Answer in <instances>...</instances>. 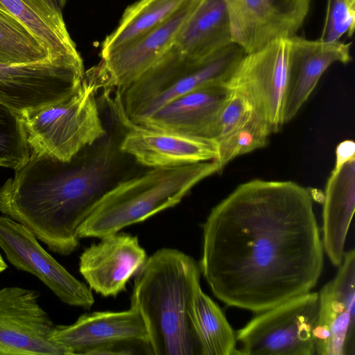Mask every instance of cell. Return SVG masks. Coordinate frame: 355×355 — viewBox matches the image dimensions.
I'll list each match as a JSON object with an SVG mask.
<instances>
[{
    "label": "cell",
    "instance_id": "2e32d148",
    "mask_svg": "<svg viewBox=\"0 0 355 355\" xmlns=\"http://www.w3.org/2000/svg\"><path fill=\"white\" fill-rule=\"evenodd\" d=\"M52 340L67 355L91 354L98 348L119 343L148 345V335L139 311L85 313L69 325H55Z\"/></svg>",
    "mask_w": 355,
    "mask_h": 355
},
{
    "label": "cell",
    "instance_id": "44dd1931",
    "mask_svg": "<svg viewBox=\"0 0 355 355\" xmlns=\"http://www.w3.org/2000/svg\"><path fill=\"white\" fill-rule=\"evenodd\" d=\"M232 42L224 1L198 0L173 46L188 58L201 59Z\"/></svg>",
    "mask_w": 355,
    "mask_h": 355
},
{
    "label": "cell",
    "instance_id": "1f68e13d",
    "mask_svg": "<svg viewBox=\"0 0 355 355\" xmlns=\"http://www.w3.org/2000/svg\"><path fill=\"white\" fill-rule=\"evenodd\" d=\"M351 5L355 6V0H347Z\"/></svg>",
    "mask_w": 355,
    "mask_h": 355
},
{
    "label": "cell",
    "instance_id": "30bf717a",
    "mask_svg": "<svg viewBox=\"0 0 355 355\" xmlns=\"http://www.w3.org/2000/svg\"><path fill=\"white\" fill-rule=\"evenodd\" d=\"M0 248L15 268L46 284L64 303L89 309L94 304L91 288L60 265L22 224L0 216Z\"/></svg>",
    "mask_w": 355,
    "mask_h": 355
},
{
    "label": "cell",
    "instance_id": "e0dca14e",
    "mask_svg": "<svg viewBox=\"0 0 355 355\" xmlns=\"http://www.w3.org/2000/svg\"><path fill=\"white\" fill-rule=\"evenodd\" d=\"M230 92L227 83L201 86L176 97L137 124L215 140L220 114Z\"/></svg>",
    "mask_w": 355,
    "mask_h": 355
},
{
    "label": "cell",
    "instance_id": "ffe728a7",
    "mask_svg": "<svg viewBox=\"0 0 355 355\" xmlns=\"http://www.w3.org/2000/svg\"><path fill=\"white\" fill-rule=\"evenodd\" d=\"M355 207V157L336 164L326 184L322 209L323 250L331 263L343 262Z\"/></svg>",
    "mask_w": 355,
    "mask_h": 355
},
{
    "label": "cell",
    "instance_id": "d6a6232c",
    "mask_svg": "<svg viewBox=\"0 0 355 355\" xmlns=\"http://www.w3.org/2000/svg\"><path fill=\"white\" fill-rule=\"evenodd\" d=\"M0 8H1L2 10H3L5 11H7L1 4H0Z\"/></svg>",
    "mask_w": 355,
    "mask_h": 355
},
{
    "label": "cell",
    "instance_id": "3957f363",
    "mask_svg": "<svg viewBox=\"0 0 355 355\" xmlns=\"http://www.w3.org/2000/svg\"><path fill=\"white\" fill-rule=\"evenodd\" d=\"M200 277L193 258L166 248L148 257L137 272L131 306L144 320L151 354L200 355L189 316Z\"/></svg>",
    "mask_w": 355,
    "mask_h": 355
},
{
    "label": "cell",
    "instance_id": "277c9868",
    "mask_svg": "<svg viewBox=\"0 0 355 355\" xmlns=\"http://www.w3.org/2000/svg\"><path fill=\"white\" fill-rule=\"evenodd\" d=\"M215 161L150 168L120 180L95 203L78 236L103 238L180 203L196 184L220 172Z\"/></svg>",
    "mask_w": 355,
    "mask_h": 355
},
{
    "label": "cell",
    "instance_id": "ac0fdd59",
    "mask_svg": "<svg viewBox=\"0 0 355 355\" xmlns=\"http://www.w3.org/2000/svg\"><path fill=\"white\" fill-rule=\"evenodd\" d=\"M80 257L79 271L89 287L104 296H116L148 257L137 236L116 233L101 239Z\"/></svg>",
    "mask_w": 355,
    "mask_h": 355
},
{
    "label": "cell",
    "instance_id": "cb8c5ba5",
    "mask_svg": "<svg viewBox=\"0 0 355 355\" xmlns=\"http://www.w3.org/2000/svg\"><path fill=\"white\" fill-rule=\"evenodd\" d=\"M188 0H139L126 8L102 44L101 55L125 45L171 17Z\"/></svg>",
    "mask_w": 355,
    "mask_h": 355
},
{
    "label": "cell",
    "instance_id": "52a82bcc",
    "mask_svg": "<svg viewBox=\"0 0 355 355\" xmlns=\"http://www.w3.org/2000/svg\"><path fill=\"white\" fill-rule=\"evenodd\" d=\"M319 294L295 296L258 313L236 333L240 355H314Z\"/></svg>",
    "mask_w": 355,
    "mask_h": 355
},
{
    "label": "cell",
    "instance_id": "6da1fadb",
    "mask_svg": "<svg viewBox=\"0 0 355 355\" xmlns=\"http://www.w3.org/2000/svg\"><path fill=\"white\" fill-rule=\"evenodd\" d=\"M323 266L313 195L293 181L244 182L203 225L200 272L227 306L264 311L311 291Z\"/></svg>",
    "mask_w": 355,
    "mask_h": 355
},
{
    "label": "cell",
    "instance_id": "5bb4252c",
    "mask_svg": "<svg viewBox=\"0 0 355 355\" xmlns=\"http://www.w3.org/2000/svg\"><path fill=\"white\" fill-rule=\"evenodd\" d=\"M319 294L315 354L355 355V251L344 254L336 276Z\"/></svg>",
    "mask_w": 355,
    "mask_h": 355
},
{
    "label": "cell",
    "instance_id": "d4e9b609",
    "mask_svg": "<svg viewBox=\"0 0 355 355\" xmlns=\"http://www.w3.org/2000/svg\"><path fill=\"white\" fill-rule=\"evenodd\" d=\"M58 56L22 22L0 8V63L26 64Z\"/></svg>",
    "mask_w": 355,
    "mask_h": 355
},
{
    "label": "cell",
    "instance_id": "9c48e42d",
    "mask_svg": "<svg viewBox=\"0 0 355 355\" xmlns=\"http://www.w3.org/2000/svg\"><path fill=\"white\" fill-rule=\"evenodd\" d=\"M106 101L124 132L119 150L148 168L179 166L215 160V140L146 127L132 122L124 114L116 92L105 94Z\"/></svg>",
    "mask_w": 355,
    "mask_h": 355
},
{
    "label": "cell",
    "instance_id": "7402d4cb",
    "mask_svg": "<svg viewBox=\"0 0 355 355\" xmlns=\"http://www.w3.org/2000/svg\"><path fill=\"white\" fill-rule=\"evenodd\" d=\"M65 1L0 0V4L22 22L53 54L78 56L62 13Z\"/></svg>",
    "mask_w": 355,
    "mask_h": 355
},
{
    "label": "cell",
    "instance_id": "4316f807",
    "mask_svg": "<svg viewBox=\"0 0 355 355\" xmlns=\"http://www.w3.org/2000/svg\"><path fill=\"white\" fill-rule=\"evenodd\" d=\"M31 153L22 114L0 103V166L16 170Z\"/></svg>",
    "mask_w": 355,
    "mask_h": 355
},
{
    "label": "cell",
    "instance_id": "4dcf8cb0",
    "mask_svg": "<svg viewBox=\"0 0 355 355\" xmlns=\"http://www.w3.org/2000/svg\"><path fill=\"white\" fill-rule=\"evenodd\" d=\"M7 268V264L4 261L1 255L0 254V273H1L3 270Z\"/></svg>",
    "mask_w": 355,
    "mask_h": 355
},
{
    "label": "cell",
    "instance_id": "ba28073f",
    "mask_svg": "<svg viewBox=\"0 0 355 355\" xmlns=\"http://www.w3.org/2000/svg\"><path fill=\"white\" fill-rule=\"evenodd\" d=\"M85 73L80 55L0 63V103L21 114L46 106L71 94Z\"/></svg>",
    "mask_w": 355,
    "mask_h": 355
},
{
    "label": "cell",
    "instance_id": "5b68a950",
    "mask_svg": "<svg viewBox=\"0 0 355 355\" xmlns=\"http://www.w3.org/2000/svg\"><path fill=\"white\" fill-rule=\"evenodd\" d=\"M245 54L232 42L205 58L191 59L172 46L138 79L115 91L125 116L138 123L182 94L205 85L227 83Z\"/></svg>",
    "mask_w": 355,
    "mask_h": 355
},
{
    "label": "cell",
    "instance_id": "7c38bea8",
    "mask_svg": "<svg viewBox=\"0 0 355 355\" xmlns=\"http://www.w3.org/2000/svg\"><path fill=\"white\" fill-rule=\"evenodd\" d=\"M288 64V39L276 40L245 54L227 82L230 87H238L246 94L272 133L284 125Z\"/></svg>",
    "mask_w": 355,
    "mask_h": 355
},
{
    "label": "cell",
    "instance_id": "83f0119b",
    "mask_svg": "<svg viewBox=\"0 0 355 355\" xmlns=\"http://www.w3.org/2000/svg\"><path fill=\"white\" fill-rule=\"evenodd\" d=\"M355 27V6L347 0H327L324 24L320 40L339 41L345 33L352 36Z\"/></svg>",
    "mask_w": 355,
    "mask_h": 355
},
{
    "label": "cell",
    "instance_id": "603a6c76",
    "mask_svg": "<svg viewBox=\"0 0 355 355\" xmlns=\"http://www.w3.org/2000/svg\"><path fill=\"white\" fill-rule=\"evenodd\" d=\"M189 316L200 355L239 354L236 333L200 283L194 289Z\"/></svg>",
    "mask_w": 355,
    "mask_h": 355
},
{
    "label": "cell",
    "instance_id": "7a4b0ae2",
    "mask_svg": "<svg viewBox=\"0 0 355 355\" xmlns=\"http://www.w3.org/2000/svg\"><path fill=\"white\" fill-rule=\"evenodd\" d=\"M121 154L108 132L69 161L31 150L0 188V211L52 252L69 255L79 245V230L94 205L117 182Z\"/></svg>",
    "mask_w": 355,
    "mask_h": 355
},
{
    "label": "cell",
    "instance_id": "d6986e66",
    "mask_svg": "<svg viewBox=\"0 0 355 355\" xmlns=\"http://www.w3.org/2000/svg\"><path fill=\"white\" fill-rule=\"evenodd\" d=\"M288 79L285 92L283 122L292 120L307 101L329 67L351 60L350 43L310 40L297 35L288 39Z\"/></svg>",
    "mask_w": 355,
    "mask_h": 355
},
{
    "label": "cell",
    "instance_id": "f546056e",
    "mask_svg": "<svg viewBox=\"0 0 355 355\" xmlns=\"http://www.w3.org/2000/svg\"><path fill=\"white\" fill-rule=\"evenodd\" d=\"M355 157V144L352 140L340 142L336 149V164Z\"/></svg>",
    "mask_w": 355,
    "mask_h": 355
},
{
    "label": "cell",
    "instance_id": "484cf974",
    "mask_svg": "<svg viewBox=\"0 0 355 355\" xmlns=\"http://www.w3.org/2000/svg\"><path fill=\"white\" fill-rule=\"evenodd\" d=\"M272 133L266 121L254 110L244 123L227 135L215 141L218 150L215 161L223 169L234 158L264 147Z\"/></svg>",
    "mask_w": 355,
    "mask_h": 355
},
{
    "label": "cell",
    "instance_id": "9a60e30c",
    "mask_svg": "<svg viewBox=\"0 0 355 355\" xmlns=\"http://www.w3.org/2000/svg\"><path fill=\"white\" fill-rule=\"evenodd\" d=\"M198 0H188L168 19L101 57L96 66L101 89L121 90L150 69L173 45Z\"/></svg>",
    "mask_w": 355,
    "mask_h": 355
},
{
    "label": "cell",
    "instance_id": "8fae6325",
    "mask_svg": "<svg viewBox=\"0 0 355 355\" xmlns=\"http://www.w3.org/2000/svg\"><path fill=\"white\" fill-rule=\"evenodd\" d=\"M39 296L17 286L0 289V355H67L52 340L55 325Z\"/></svg>",
    "mask_w": 355,
    "mask_h": 355
},
{
    "label": "cell",
    "instance_id": "f1b7e54d",
    "mask_svg": "<svg viewBox=\"0 0 355 355\" xmlns=\"http://www.w3.org/2000/svg\"><path fill=\"white\" fill-rule=\"evenodd\" d=\"M230 88V94L220 114L218 135L215 141L227 135L241 125L254 110L250 100L242 89L233 87Z\"/></svg>",
    "mask_w": 355,
    "mask_h": 355
},
{
    "label": "cell",
    "instance_id": "8992f818",
    "mask_svg": "<svg viewBox=\"0 0 355 355\" xmlns=\"http://www.w3.org/2000/svg\"><path fill=\"white\" fill-rule=\"evenodd\" d=\"M96 67L85 71L69 96L46 106L22 113L31 150L69 161L107 134L96 94L101 89Z\"/></svg>",
    "mask_w": 355,
    "mask_h": 355
},
{
    "label": "cell",
    "instance_id": "4fadbf2b",
    "mask_svg": "<svg viewBox=\"0 0 355 355\" xmlns=\"http://www.w3.org/2000/svg\"><path fill=\"white\" fill-rule=\"evenodd\" d=\"M232 42L245 54L279 40L295 35L310 8L311 0H223Z\"/></svg>",
    "mask_w": 355,
    "mask_h": 355
}]
</instances>
